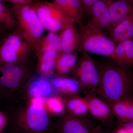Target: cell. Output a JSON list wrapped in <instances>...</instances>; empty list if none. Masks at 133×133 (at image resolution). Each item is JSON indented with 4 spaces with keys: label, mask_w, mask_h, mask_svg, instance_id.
Returning <instances> with one entry per match:
<instances>
[{
    "label": "cell",
    "mask_w": 133,
    "mask_h": 133,
    "mask_svg": "<svg viewBox=\"0 0 133 133\" xmlns=\"http://www.w3.org/2000/svg\"><path fill=\"white\" fill-rule=\"evenodd\" d=\"M68 110L76 116L84 115L88 112V105L87 99L76 97L72 98L67 104Z\"/></svg>",
    "instance_id": "cell-21"
},
{
    "label": "cell",
    "mask_w": 133,
    "mask_h": 133,
    "mask_svg": "<svg viewBox=\"0 0 133 133\" xmlns=\"http://www.w3.org/2000/svg\"><path fill=\"white\" fill-rule=\"evenodd\" d=\"M17 26L16 19L12 11L3 2H0V27L10 29Z\"/></svg>",
    "instance_id": "cell-23"
},
{
    "label": "cell",
    "mask_w": 133,
    "mask_h": 133,
    "mask_svg": "<svg viewBox=\"0 0 133 133\" xmlns=\"http://www.w3.org/2000/svg\"><path fill=\"white\" fill-rule=\"evenodd\" d=\"M77 61L76 53H61L56 60L55 67L59 74H64L69 73L74 68Z\"/></svg>",
    "instance_id": "cell-18"
},
{
    "label": "cell",
    "mask_w": 133,
    "mask_h": 133,
    "mask_svg": "<svg viewBox=\"0 0 133 133\" xmlns=\"http://www.w3.org/2000/svg\"><path fill=\"white\" fill-rule=\"evenodd\" d=\"M115 133H133L132 132L127 129L123 127L122 128L119 129L118 130L115 132Z\"/></svg>",
    "instance_id": "cell-30"
},
{
    "label": "cell",
    "mask_w": 133,
    "mask_h": 133,
    "mask_svg": "<svg viewBox=\"0 0 133 133\" xmlns=\"http://www.w3.org/2000/svg\"><path fill=\"white\" fill-rule=\"evenodd\" d=\"M87 99L88 102V111L92 116L100 121H105L109 118L112 112L109 105L95 96H91Z\"/></svg>",
    "instance_id": "cell-16"
},
{
    "label": "cell",
    "mask_w": 133,
    "mask_h": 133,
    "mask_svg": "<svg viewBox=\"0 0 133 133\" xmlns=\"http://www.w3.org/2000/svg\"><path fill=\"white\" fill-rule=\"evenodd\" d=\"M58 133H92L87 124L76 116H66L60 121Z\"/></svg>",
    "instance_id": "cell-15"
},
{
    "label": "cell",
    "mask_w": 133,
    "mask_h": 133,
    "mask_svg": "<svg viewBox=\"0 0 133 133\" xmlns=\"http://www.w3.org/2000/svg\"><path fill=\"white\" fill-rule=\"evenodd\" d=\"M5 123V120L3 116L0 114V130L2 129Z\"/></svg>",
    "instance_id": "cell-31"
},
{
    "label": "cell",
    "mask_w": 133,
    "mask_h": 133,
    "mask_svg": "<svg viewBox=\"0 0 133 133\" xmlns=\"http://www.w3.org/2000/svg\"><path fill=\"white\" fill-rule=\"evenodd\" d=\"M110 0H99L93 6L91 12V19L90 21L103 31L104 29L108 31L111 16L109 6Z\"/></svg>",
    "instance_id": "cell-10"
},
{
    "label": "cell",
    "mask_w": 133,
    "mask_h": 133,
    "mask_svg": "<svg viewBox=\"0 0 133 133\" xmlns=\"http://www.w3.org/2000/svg\"><path fill=\"white\" fill-rule=\"evenodd\" d=\"M132 1H133V0H132Z\"/></svg>",
    "instance_id": "cell-35"
},
{
    "label": "cell",
    "mask_w": 133,
    "mask_h": 133,
    "mask_svg": "<svg viewBox=\"0 0 133 133\" xmlns=\"http://www.w3.org/2000/svg\"><path fill=\"white\" fill-rule=\"evenodd\" d=\"M19 124L27 132L45 133L49 127V119L45 109L32 105L28 108L24 117L19 120Z\"/></svg>",
    "instance_id": "cell-6"
},
{
    "label": "cell",
    "mask_w": 133,
    "mask_h": 133,
    "mask_svg": "<svg viewBox=\"0 0 133 133\" xmlns=\"http://www.w3.org/2000/svg\"><path fill=\"white\" fill-rule=\"evenodd\" d=\"M131 74L124 69L105 66L100 72L99 93L108 104L126 98L131 90Z\"/></svg>",
    "instance_id": "cell-1"
},
{
    "label": "cell",
    "mask_w": 133,
    "mask_h": 133,
    "mask_svg": "<svg viewBox=\"0 0 133 133\" xmlns=\"http://www.w3.org/2000/svg\"><path fill=\"white\" fill-rule=\"evenodd\" d=\"M109 58L119 64L133 65V38L116 44Z\"/></svg>",
    "instance_id": "cell-13"
},
{
    "label": "cell",
    "mask_w": 133,
    "mask_h": 133,
    "mask_svg": "<svg viewBox=\"0 0 133 133\" xmlns=\"http://www.w3.org/2000/svg\"><path fill=\"white\" fill-rule=\"evenodd\" d=\"M12 12L22 36L30 46L37 48L44 29L35 10L30 5L14 4Z\"/></svg>",
    "instance_id": "cell-3"
},
{
    "label": "cell",
    "mask_w": 133,
    "mask_h": 133,
    "mask_svg": "<svg viewBox=\"0 0 133 133\" xmlns=\"http://www.w3.org/2000/svg\"><path fill=\"white\" fill-rule=\"evenodd\" d=\"M133 121V102L130 101L125 123Z\"/></svg>",
    "instance_id": "cell-27"
},
{
    "label": "cell",
    "mask_w": 133,
    "mask_h": 133,
    "mask_svg": "<svg viewBox=\"0 0 133 133\" xmlns=\"http://www.w3.org/2000/svg\"><path fill=\"white\" fill-rule=\"evenodd\" d=\"M52 84L57 90L63 93L73 94L78 92L81 87L79 81L74 79L57 77L53 79Z\"/></svg>",
    "instance_id": "cell-17"
},
{
    "label": "cell",
    "mask_w": 133,
    "mask_h": 133,
    "mask_svg": "<svg viewBox=\"0 0 133 133\" xmlns=\"http://www.w3.org/2000/svg\"><path fill=\"white\" fill-rule=\"evenodd\" d=\"M14 4L21 5H30L36 0H10Z\"/></svg>",
    "instance_id": "cell-28"
},
{
    "label": "cell",
    "mask_w": 133,
    "mask_h": 133,
    "mask_svg": "<svg viewBox=\"0 0 133 133\" xmlns=\"http://www.w3.org/2000/svg\"><path fill=\"white\" fill-rule=\"evenodd\" d=\"M52 88L49 81L44 79L35 80L30 85L29 92L32 97L42 98L48 97L52 92Z\"/></svg>",
    "instance_id": "cell-20"
},
{
    "label": "cell",
    "mask_w": 133,
    "mask_h": 133,
    "mask_svg": "<svg viewBox=\"0 0 133 133\" xmlns=\"http://www.w3.org/2000/svg\"><path fill=\"white\" fill-rule=\"evenodd\" d=\"M99 0H80L84 12L91 16L93 6Z\"/></svg>",
    "instance_id": "cell-26"
},
{
    "label": "cell",
    "mask_w": 133,
    "mask_h": 133,
    "mask_svg": "<svg viewBox=\"0 0 133 133\" xmlns=\"http://www.w3.org/2000/svg\"><path fill=\"white\" fill-rule=\"evenodd\" d=\"M58 52L56 51H50L39 55V69L42 72L47 73L52 70L55 67Z\"/></svg>",
    "instance_id": "cell-22"
},
{
    "label": "cell",
    "mask_w": 133,
    "mask_h": 133,
    "mask_svg": "<svg viewBox=\"0 0 133 133\" xmlns=\"http://www.w3.org/2000/svg\"><path fill=\"white\" fill-rule=\"evenodd\" d=\"M76 74L83 87L92 90L99 86L100 72L88 53L83 52L78 64Z\"/></svg>",
    "instance_id": "cell-7"
},
{
    "label": "cell",
    "mask_w": 133,
    "mask_h": 133,
    "mask_svg": "<svg viewBox=\"0 0 133 133\" xmlns=\"http://www.w3.org/2000/svg\"><path fill=\"white\" fill-rule=\"evenodd\" d=\"M2 75L0 77V84L10 88H17L21 84L23 72L15 63L6 64L1 69Z\"/></svg>",
    "instance_id": "cell-12"
},
{
    "label": "cell",
    "mask_w": 133,
    "mask_h": 133,
    "mask_svg": "<svg viewBox=\"0 0 133 133\" xmlns=\"http://www.w3.org/2000/svg\"><path fill=\"white\" fill-rule=\"evenodd\" d=\"M79 29V41L76 50L109 58L116 44L104 31L90 21Z\"/></svg>",
    "instance_id": "cell-2"
},
{
    "label": "cell",
    "mask_w": 133,
    "mask_h": 133,
    "mask_svg": "<svg viewBox=\"0 0 133 133\" xmlns=\"http://www.w3.org/2000/svg\"><path fill=\"white\" fill-rule=\"evenodd\" d=\"M3 1L10 2V0H0V2H3Z\"/></svg>",
    "instance_id": "cell-33"
},
{
    "label": "cell",
    "mask_w": 133,
    "mask_h": 133,
    "mask_svg": "<svg viewBox=\"0 0 133 133\" xmlns=\"http://www.w3.org/2000/svg\"><path fill=\"white\" fill-rule=\"evenodd\" d=\"M32 6L37 13L44 29L50 32L62 31L67 24L74 23L53 2H40L36 3Z\"/></svg>",
    "instance_id": "cell-4"
},
{
    "label": "cell",
    "mask_w": 133,
    "mask_h": 133,
    "mask_svg": "<svg viewBox=\"0 0 133 133\" xmlns=\"http://www.w3.org/2000/svg\"><path fill=\"white\" fill-rule=\"evenodd\" d=\"M74 23H69L62 30L59 35L60 52L67 53L77 50L79 41V33Z\"/></svg>",
    "instance_id": "cell-11"
},
{
    "label": "cell",
    "mask_w": 133,
    "mask_h": 133,
    "mask_svg": "<svg viewBox=\"0 0 133 133\" xmlns=\"http://www.w3.org/2000/svg\"><path fill=\"white\" fill-rule=\"evenodd\" d=\"M2 29H3L2 28H1V27H0V32H1V31L2 30Z\"/></svg>",
    "instance_id": "cell-34"
},
{
    "label": "cell",
    "mask_w": 133,
    "mask_h": 133,
    "mask_svg": "<svg viewBox=\"0 0 133 133\" xmlns=\"http://www.w3.org/2000/svg\"><path fill=\"white\" fill-rule=\"evenodd\" d=\"M48 105L51 111L56 114L61 113L64 109L63 103L58 98H51L48 100Z\"/></svg>",
    "instance_id": "cell-25"
},
{
    "label": "cell",
    "mask_w": 133,
    "mask_h": 133,
    "mask_svg": "<svg viewBox=\"0 0 133 133\" xmlns=\"http://www.w3.org/2000/svg\"><path fill=\"white\" fill-rule=\"evenodd\" d=\"M53 3L68 18L81 28L84 25V13L80 0H54Z\"/></svg>",
    "instance_id": "cell-9"
},
{
    "label": "cell",
    "mask_w": 133,
    "mask_h": 133,
    "mask_svg": "<svg viewBox=\"0 0 133 133\" xmlns=\"http://www.w3.org/2000/svg\"><path fill=\"white\" fill-rule=\"evenodd\" d=\"M30 45L18 30L7 36L0 46V58L7 64L15 63L26 55Z\"/></svg>",
    "instance_id": "cell-5"
},
{
    "label": "cell",
    "mask_w": 133,
    "mask_h": 133,
    "mask_svg": "<svg viewBox=\"0 0 133 133\" xmlns=\"http://www.w3.org/2000/svg\"><path fill=\"white\" fill-rule=\"evenodd\" d=\"M131 100L127 98L117 101L112 105V112L119 120L125 123Z\"/></svg>",
    "instance_id": "cell-24"
},
{
    "label": "cell",
    "mask_w": 133,
    "mask_h": 133,
    "mask_svg": "<svg viewBox=\"0 0 133 133\" xmlns=\"http://www.w3.org/2000/svg\"><path fill=\"white\" fill-rule=\"evenodd\" d=\"M92 133H103L102 132H100V131H98V130H97V131H95V132H92Z\"/></svg>",
    "instance_id": "cell-32"
},
{
    "label": "cell",
    "mask_w": 133,
    "mask_h": 133,
    "mask_svg": "<svg viewBox=\"0 0 133 133\" xmlns=\"http://www.w3.org/2000/svg\"><path fill=\"white\" fill-rule=\"evenodd\" d=\"M124 128L133 133V121L125 123Z\"/></svg>",
    "instance_id": "cell-29"
},
{
    "label": "cell",
    "mask_w": 133,
    "mask_h": 133,
    "mask_svg": "<svg viewBox=\"0 0 133 133\" xmlns=\"http://www.w3.org/2000/svg\"><path fill=\"white\" fill-rule=\"evenodd\" d=\"M37 48L38 55L50 51H56L58 52H60V42L59 36L55 32L50 31L44 38L41 39Z\"/></svg>",
    "instance_id": "cell-19"
},
{
    "label": "cell",
    "mask_w": 133,
    "mask_h": 133,
    "mask_svg": "<svg viewBox=\"0 0 133 133\" xmlns=\"http://www.w3.org/2000/svg\"><path fill=\"white\" fill-rule=\"evenodd\" d=\"M110 38L116 44L133 38V12L116 25L110 34Z\"/></svg>",
    "instance_id": "cell-14"
},
{
    "label": "cell",
    "mask_w": 133,
    "mask_h": 133,
    "mask_svg": "<svg viewBox=\"0 0 133 133\" xmlns=\"http://www.w3.org/2000/svg\"><path fill=\"white\" fill-rule=\"evenodd\" d=\"M111 22L108 30L110 34L116 25L133 12V1L115 0L109 6Z\"/></svg>",
    "instance_id": "cell-8"
}]
</instances>
